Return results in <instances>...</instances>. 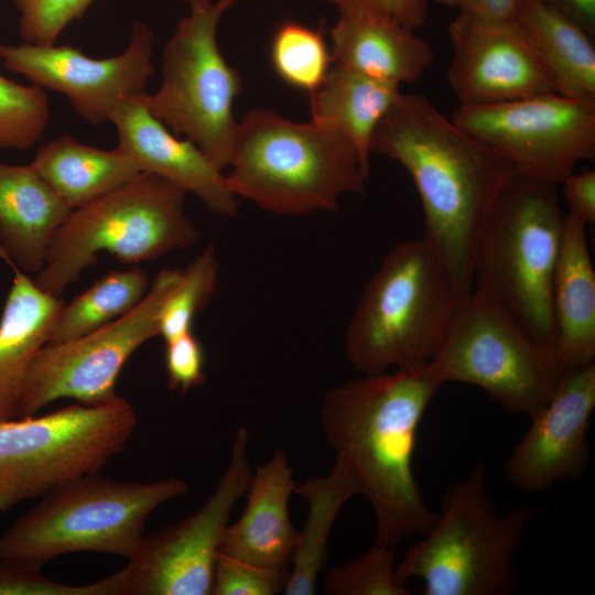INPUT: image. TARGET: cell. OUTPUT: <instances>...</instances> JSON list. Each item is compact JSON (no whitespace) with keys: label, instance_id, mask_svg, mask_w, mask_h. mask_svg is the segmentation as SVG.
<instances>
[{"label":"cell","instance_id":"60d3db41","mask_svg":"<svg viewBox=\"0 0 595 595\" xmlns=\"http://www.w3.org/2000/svg\"><path fill=\"white\" fill-rule=\"evenodd\" d=\"M436 1L441 4L456 8L458 9V11L466 10L472 2V0H436Z\"/></svg>","mask_w":595,"mask_h":595},{"label":"cell","instance_id":"8992f818","mask_svg":"<svg viewBox=\"0 0 595 595\" xmlns=\"http://www.w3.org/2000/svg\"><path fill=\"white\" fill-rule=\"evenodd\" d=\"M539 509L515 505L498 512L476 463L445 490L430 530L396 565L397 577L420 578L424 595H508L517 585L515 559Z\"/></svg>","mask_w":595,"mask_h":595},{"label":"cell","instance_id":"d6a6232c","mask_svg":"<svg viewBox=\"0 0 595 595\" xmlns=\"http://www.w3.org/2000/svg\"><path fill=\"white\" fill-rule=\"evenodd\" d=\"M0 595H121V575L118 571L93 583L73 585L45 576L41 569L0 561Z\"/></svg>","mask_w":595,"mask_h":595},{"label":"cell","instance_id":"4dcf8cb0","mask_svg":"<svg viewBox=\"0 0 595 595\" xmlns=\"http://www.w3.org/2000/svg\"><path fill=\"white\" fill-rule=\"evenodd\" d=\"M394 549L374 542L364 554L332 566L325 574L327 595H410L396 574Z\"/></svg>","mask_w":595,"mask_h":595},{"label":"cell","instance_id":"ba28073f","mask_svg":"<svg viewBox=\"0 0 595 595\" xmlns=\"http://www.w3.org/2000/svg\"><path fill=\"white\" fill-rule=\"evenodd\" d=\"M186 194L155 174L141 172L117 190L71 210L47 249L35 283L60 298L102 251L130 264L192 247L199 231L185 213Z\"/></svg>","mask_w":595,"mask_h":595},{"label":"cell","instance_id":"e0dca14e","mask_svg":"<svg viewBox=\"0 0 595 595\" xmlns=\"http://www.w3.org/2000/svg\"><path fill=\"white\" fill-rule=\"evenodd\" d=\"M595 409V363L565 370L547 404L508 455L504 473L523 493H542L580 478L589 459L587 432Z\"/></svg>","mask_w":595,"mask_h":595},{"label":"cell","instance_id":"44dd1931","mask_svg":"<svg viewBox=\"0 0 595 595\" xmlns=\"http://www.w3.org/2000/svg\"><path fill=\"white\" fill-rule=\"evenodd\" d=\"M329 36L333 64L398 86L418 82L434 62L426 40L388 19L339 14Z\"/></svg>","mask_w":595,"mask_h":595},{"label":"cell","instance_id":"8fae6325","mask_svg":"<svg viewBox=\"0 0 595 595\" xmlns=\"http://www.w3.org/2000/svg\"><path fill=\"white\" fill-rule=\"evenodd\" d=\"M440 380L484 390L510 413L528 416L552 397L565 370L496 303L470 291L430 363Z\"/></svg>","mask_w":595,"mask_h":595},{"label":"cell","instance_id":"5bb4252c","mask_svg":"<svg viewBox=\"0 0 595 595\" xmlns=\"http://www.w3.org/2000/svg\"><path fill=\"white\" fill-rule=\"evenodd\" d=\"M249 434L240 428L230 459L204 505L175 524L144 536L120 570L121 595H209L219 545L235 504L246 495L252 469Z\"/></svg>","mask_w":595,"mask_h":595},{"label":"cell","instance_id":"4fadbf2b","mask_svg":"<svg viewBox=\"0 0 595 595\" xmlns=\"http://www.w3.org/2000/svg\"><path fill=\"white\" fill-rule=\"evenodd\" d=\"M181 272L160 270L143 300L109 324L72 340L46 344L30 368L20 416L36 414L60 399L87 405L115 400L116 381L126 361L140 346L160 335V311Z\"/></svg>","mask_w":595,"mask_h":595},{"label":"cell","instance_id":"d4e9b609","mask_svg":"<svg viewBox=\"0 0 595 595\" xmlns=\"http://www.w3.org/2000/svg\"><path fill=\"white\" fill-rule=\"evenodd\" d=\"M513 20L547 66L556 91L595 102V39L542 0H519Z\"/></svg>","mask_w":595,"mask_h":595},{"label":"cell","instance_id":"b9f144b4","mask_svg":"<svg viewBox=\"0 0 595 595\" xmlns=\"http://www.w3.org/2000/svg\"><path fill=\"white\" fill-rule=\"evenodd\" d=\"M180 1L191 3V2L196 1V0H180ZM216 1L221 2V3L226 4V6H228L229 8H231L232 6H235L236 3H238L241 0H216Z\"/></svg>","mask_w":595,"mask_h":595},{"label":"cell","instance_id":"ab89813d","mask_svg":"<svg viewBox=\"0 0 595 595\" xmlns=\"http://www.w3.org/2000/svg\"><path fill=\"white\" fill-rule=\"evenodd\" d=\"M519 0H472L466 10L493 20H513Z\"/></svg>","mask_w":595,"mask_h":595},{"label":"cell","instance_id":"836d02e7","mask_svg":"<svg viewBox=\"0 0 595 595\" xmlns=\"http://www.w3.org/2000/svg\"><path fill=\"white\" fill-rule=\"evenodd\" d=\"M95 0H14L24 43L55 44L63 30L79 20Z\"/></svg>","mask_w":595,"mask_h":595},{"label":"cell","instance_id":"52a82bcc","mask_svg":"<svg viewBox=\"0 0 595 595\" xmlns=\"http://www.w3.org/2000/svg\"><path fill=\"white\" fill-rule=\"evenodd\" d=\"M180 478L117 482L90 474L53 489L0 534V561L42 569L75 552L129 560L148 517L163 502L187 493Z\"/></svg>","mask_w":595,"mask_h":595},{"label":"cell","instance_id":"7402d4cb","mask_svg":"<svg viewBox=\"0 0 595 595\" xmlns=\"http://www.w3.org/2000/svg\"><path fill=\"white\" fill-rule=\"evenodd\" d=\"M71 209L30 164L0 163V248L24 272L37 273Z\"/></svg>","mask_w":595,"mask_h":595},{"label":"cell","instance_id":"1f68e13d","mask_svg":"<svg viewBox=\"0 0 595 595\" xmlns=\"http://www.w3.org/2000/svg\"><path fill=\"white\" fill-rule=\"evenodd\" d=\"M50 119L43 88L0 75V150H26L43 136Z\"/></svg>","mask_w":595,"mask_h":595},{"label":"cell","instance_id":"3957f363","mask_svg":"<svg viewBox=\"0 0 595 595\" xmlns=\"http://www.w3.org/2000/svg\"><path fill=\"white\" fill-rule=\"evenodd\" d=\"M229 172L231 193L281 215L336 210L364 194L370 167L339 130L311 118L291 121L255 108L238 122Z\"/></svg>","mask_w":595,"mask_h":595},{"label":"cell","instance_id":"d6986e66","mask_svg":"<svg viewBox=\"0 0 595 595\" xmlns=\"http://www.w3.org/2000/svg\"><path fill=\"white\" fill-rule=\"evenodd\" d=\"M296 483L282 448L251 474L247 504L238 520L228 524L219 554L274 569H290L298 531L289 512Z\"/></svg>","mask_w":595,"mask_h":595},{"label":"cell","instance_id":"ffe728a7","mask_svg":"<svg viewBox=\"0 0 595 595\" xmlns=\"http://www.w3.org/2000/svg\"><path fill=\"white\" fill-rule=\"evenodd\" d=\"M13 271L12 284L0 317V421L20 416L30 368L48 343L63 301L37 286L0 248Z\"/></svg>","mask_w":595,"mask_h":595},{"label":"cell","instance_id":"cb8c5ba5","mask_svg":"<svg viewBox=\"0 0 595 595\" xmlns=\"http://www.w3.org/2000/svg\"><path fill=\"white\" fill-rule=\"evenodd\" d=\"M31 165L71 210L117 190L141 173L119 147L104 150L66 134L40 147Z\"/></svg>","mask_w":595,"mask_h":595},{"label":"cell","instance_id":"603a6c76","mask_svg":"<svg viewBox=\"0 0 595 595\" xmlns=\"http://www.w3.org/2000/svg\"><path fill=\"white\" fill-rule=\"evenodd\" d=\"M585 227L566 214L553 280L555 355L564 370L595 363V272Z\"/></svg>","mask_w":595,"mask_h":595},{"label":"cell","instance_id":"f35d334b","mask_svg":"<svg viewBox=\"0 0 595 595\" xmlns=\"http://www.w3.org/2000/svg\"><path fill=\"white\" fill-rule=\"evenodd\" d=\"M573 20L595 39V0H542Z\"/></svg>","mask_w":595,"mask_h":595},{"label":"cell","instance_id":"6da1fadb","mask_svg":"<svg viewBox=\"0 0 595 595\" xmlns=\"http://www.w3.org/2000/svg\"><path fill=\"white\" fill-rule=\"evenodd\" d=\"M370 152L409 173L422 205V239L461 295L469 294L478 236L513 167L421 94L400 93L378 123Z\"/></svg>","mask_w":595,"mask_h":595},{"label":"cell","instance_id":"d590c367","mask_svg":"<svg viewBox=\"0 0 595 595\" xmlns=\"http://www.w3.org/2000/svg\"><path fill=\"white\" fill-rule=\"evenodd\" d=\"M204 348L193 331L165 340L167 386L183 393L205 382Z\"/></svg>","mask_w":595,"mask_h":595},{"label":"cell","instance_id":"277c9868","mask_svg":"<svg viewBox=\"0 0 595 595\" xmlns=\"http://www.w3.org/2000/svg\"><path fill=\"white\" fill-rule=\"evenodd\" d=\"M463 298L422 238L394 245L348 322L344 339L348 361L363 375L430 364Z\"/></svg>","mask_w":595,"mask_h":595},{"label":"cell","instance_id":"f546056e","mask_svg":"<svg viewBox=\"0 0 595 595\" xmlns=\"http://www.w3.org/2000/svg\"><path fill=\"white\" fill-rule=\"evenodd\" d=\"M219 263L214 245L182 270L180 280L162 304L159 316V336L172 339L192 329L195 316L215 295Z\"/></svg>","mask_w":595,"mask_h":595},{"label":"cell","instance_id":"74e56055","mask_svg":"<svg viewBox=\"0 0 595 595\" xmlns=\"http://www.w3.org/2000/svg\"><path fill=\"white\" fill-rule=\"evenodd\" d=\"M560 185L567 215L586 225L595 223V171L573 172Z\"/></svg>","mask_w":595,"mask_h":595},{"label":"cell","instance_id":"484cf974","mask_svg":"<svg viewBox=\"0 0 595 595\" xmlns=\"http://www.w3.org/2000/svg\"><path fill=\"white\" fill-rule=\"evenodd\" d=\"M294 494L306 501L307 513L298 531L283 594L314 595L328 560L327 543L336 518L350 498L360 495V489L346 463L336 456L327 475L296 484Z\"/></svg>","mask_w":595,"mask_h":595},{"label":"cell","instance_id":"7a4b0ae2","mask_svg":"<svg viewBox=\"0 0 595 595\" xmlns=\"http://www.w3.org/2000/svg\"><path fill=\"white\" fill-rule=\"evenodd\" d=\"M442 386L428 364L363 375L323 399L322 432L372 507L376 543L396 548L426 533L436 519L415 479L413 458L420 423Z\"/></svg>","mask_w":595,"mask_h":595},{"label":"cell","instance_id":"f1b7e54d","mask_svg":"<svg viewBox=\"0 0 595 595\" xmlns=\"http://www.w3.org/2000/svg\"><path fill=\"white\" fill-rule=\"evenodd\" d=\"M270 63L283 83L309 95L323 84L333 65L322 29L292 20L275 29L270 43Z\"/></svg>","mask_w":595,"mask_h":595},{"label":"cell","instance_id":"7bdbcfd3","mask_svg":"<svg viewBox=\"0 0 595 595\" xmlns=\"http://www.w3.org/2000/svg\"><path fill=\"white\" fill-rule=\"evenodd\" d=\"M326 1H328V0H326Z\"/></svg>","mask_w":595,"mask_h":595},{"label":"cell","instance_id":"5b68a950","mask_svg":"<svg viewBox=\"0 0 595 595\" xmlns=\"http://www.w3.org/2000/svg\"><path fill=\"white\" fill-rule=\"evenodd\" d=\"M558 186L512 176L478 236L472 289L506 311L533 342L554 353L552 289L566 218Z\"/></svg>","mask_w":595,"mask_h":595},{"label":"cell","instance_id":"4316f807","mask_svg":"<svg viewBox=\"0 0 595 595\" xmlns=\"http://www.w3.org/2000/svg\"><path fill=\"white\" fill-rule=\"evenodd\" d=\"M400 93L398 85L333 64L323 84L310 95L312 119L343 132L370 167L372 134Z\"/></svg>","mask_w":595,"mask_h":595},{"label":"cell","instance_id":"83f0119b","mask_svg":"<svg viewBox=\"0 0 595 595\" xmlns=\"http://www.w3.org/2000/svg\"><path fill=\"white\" fill-rule=\"evenodd\" d=\"M150 284L139 267L109 271L63 305L47 344L78 338L119 318L143 300Z\"/></svg>","mask_w":595,"mask_h":595},{"label":"cell","instance_id":"9c48e42d","mask_svg":"<svg viewBox=\"0 0 595 595\" xmlns=\"http://www.w3.org/2000/svg\"><path fill=\"white\" fill-rule=\"evenodd\" d=\"M136 426L133 407L119 396L104 404L77 402L0 421V512L99 473Z\"/></svg>","mask_w":595,"mask_h":595},{"label":"cell","instance_id":"9a60e30c","mask_svg":"<svg viewBox=\"0 0 595 595\" xmlns=\"http://www.w3.org/2000/svg\"><path fill=\"white\" fill-rule=\"evenodd\" d=\"M152 43V30L136 21L129 45L116 56L95 58L71 45L0 42V61L32 85L64 95L85 121L99 126L122 102L147 91Z\"/></svg>","mask_w":595,"mask_h":595},{"label":"cell","instance_id":"8d00e7d4","mask_svg":"<svg viewBox=\"0 0 595 595\" xmlns=\"http://www.w3.org/2000/svg\"><path fill=\"white\" fill-rule=\"evenodd\" d=\"M339 14L388 19L412 30L421 28L428 17L426 0H328Z\"/></svg>","mask_w":595,"mask_h":595},{"label":"cell","instance_id":"ac0fdd59","mask_svg":"<svg viewBox=\"0 0 595 595\" xmlns=\"http://www.w3.org/2000/svg\"><path fill=\"white\" fill-rule=\"evenodd\" d=\"M148 91L118 106L109 121L118 145L141 172L155 174L197 196L206 208L221 217H234L239 199L219 170L192 141L174 134L150 111Z\"/></svg>","mask_w":595,"mask_h":595},{"label":"cell","instance_id":"7c38bea8","mask_svg":"<svg viewBox=\"0 0 595 595\" xmlns=\"http://www.w3.org/2000/svg\"><path fill=\"white\" fill-rule=\"evenodd\" d=\"M452 120L516 174L560 185L595 156V102L549 93L489 105H459Z\"/></svg>","mask_w":595,"mask_h":595},{"label":"cell","instance_id":"2e32d148","mask_svg":"<svg viewBox=\"0 0 595 595\" xmlns=\"http://www.w3.org/2000/svg\"><path fill=\"white\" fill-rule=\"evenodd\" d=\"M447 82L459 105H489L558 93L532 43L515 20L459 11L450 22Z\"/></svg>","mask_w":595,"mask_h":595},{"label":"cell","instance_id":"e575fe53","mask_svg":"<svg viewBox=\"0 0 595 595\" xmlns=\"http://www.w3.org/2000/svg\"><path fill=\"white\" fill-rule=\"evenodd\" d=\"M290 569H274L218 553L214 595H275L283 593Z\"/></svg>","mask_w":595,"mask_h":595},{"label":"cell","instance_id":"30bf717a","mask_svg":"<svg viewBox=\"0 0 595 595\" xmlns=\"http://www.w3.org/2000/svg\"><path fill=\"white\" fill-rule=\"evenodd\" d=\"M162 52L161 84L148 96L152 115L197 145L221 171L229 167L238 122L232 109L239 73L220 52L217 32L228 6L196 0Z\"/></svg>","mask_w":595,"mask_h":595}]
</instances>
